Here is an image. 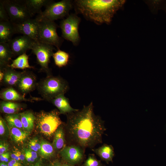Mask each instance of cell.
<instances>
[{
    "label": "cell",
    "instance_id": "cell-16",
    "mask_svg": "<svg viewBox=\"0 0 166 166\" xmlns=\"http://www.w3.org/2000/svg\"><path fill=\"white\" fill-rule=\"evenodd\" d=\"M50 102L57 108L60 114H67L78 109H73L71 106L68 98L65 97L64 94L57 97Z\"/></svg>",
    "mask_w": 166,
    "mask_h": 166
},
{
    "label": "cell",
    "instance_id": "cell-40",
    "mask_svg": "<svg viewBox=\"0 0 166 166\" xmlns=\"http://www.w3.org/2000/svg\"><path fill=\"white\" fill-rule=\"evenodd\" d=\"M4 72L3 69H0V82L1 83L3 78Z\"/></svg>",
    "mask_w": 166,
    "mask_h": 166
},
{
    "label": "cell",
    "instance_id": "cell-34",
    "mask_svg": "<svg viewBox=\"0 0 166 166\" xmlns=\"http://www.w3.org/2000/svg\"><path fill=\"white\" fill-rule=\"evenodd\" d=\"M31 140L36 147L38 150V151H39L41 147V142H40L39 140L36 138H33Z\"/></svg>",
    "mask_w": 166,
    "mask_h": 166
},
{
    "label": "cell",
    "instance_id": "cell-44",
    "mask_svg": "<svg viewBox=\"0 0 166 166\" xmlns=\"http://www.w3.org/2000/svg\"><path fill=\"white\" fill-rule=\"evenodd\" d=\"M0 166H8V165L4 162H1L0 164Z\"/></svg>",
    "mask_w": 166,
    "mask_h": 166
},
{
    "label": "cell",
    "instance_id": "cell-5",
    "mask_svg": "<svg viewBox=\"0 0 166 166\" xmlns=\"http://www.w3.org/2000/svg\"><path fill=\"white\" fill-rule=\"evenodd\" d=\"M36 18L39 20L40 42L54 46L59 49L63 40L57 34V25L54 21L43 18Z\"/></svg>",
    "mask_w": 166,
    "mask_h": 166
},
{
    "label": "cell",
    "instance_id": "cell-6",
    "mask_svg": "<svg viewBox=\"0 0 166 166\" xmlns=\"http://www.w3.org/2000/svg\"><path fill=\"white\" fill-rule=\"evenodd\" d=\"M9 17L13 23L19 24L31 18L33 16L23 0H2Z\"/></svg>",
    "mask_w": 166,
    "mask_h": 166
},
{
    "label": "cell",
    "instance_id": "cell-18",
    "mask_svg": "<svg viewBox=\"0 0 166 166\" xmlns=\"http://www.w3.org/2000/svg\"><path fill=\"white\" fill-rule=\"evenodd\" d=\"M15 34L13 23L10 20L0 21V42L8 43Z\"/></svg>",
    "mask_w": 166,
    "mask_h": 166
},
{
    "label": "cell",
    "instance_id": "cell-14",
    "mask_svg": "<svg viewBox=\"0 0 166 166\" xmlns=\"http://www.w3.org/2000/svg\"><path fill=\"white\" fill-rule=\"evenodd\" d=\"M0 98L2 100L20 102L21 101L33 102V101L43 100L42 98L32 97L26 98L18 90L13 87H8L2 89L0 92Z\"/></svg>",
    "mask_w": 166,
    "mask_h": 166
},
{
    "label": "cell",
    "instance_id": "cell-31",
    "mask_svg": "<svg viewBox=\"0 0 166 166\" xmlns=\"http://www.w3.org/2000/svg\"><path fill=\"white\" fill-rule=\"evenodd\" d=\"M6 122L2 117L0 118V135L1 136L4 135L8 131L7 126Z\"/></svg>",
    "mask_w": 166,
    "mask_h": 166
},
{
    "label": "cell",
    "instance_id": "cell-3",
    "mask_svg": "<svg viewBox=\"0 0 166 166\" xmlns=\"http://www.w3.org/2000/svg\"><path fill=\"white\" fill-rule=\"evenodd\" d=\"M67 82L59 76H47L38 83L37 89L43 100L49 102L61 94H65L68 90Z\"/></svg>",
    "mask_w": 166,
    "mask_h": 166
},
{
    "label": "cell",
    "instance_id": "cell-39",
    "mask_svg": "<svg viewBox=\"0 0 166 166\" xmlns=\"http://www.w3.org/2000/svg\"><path fill=\"white\" fill-rule=\"evenodd\" d=\"M160 9L164 10L166 12V1H164L162 3Z\"/></svg>",
    "mask_w": 166,
    "mask_h": 166
},
{
    "label": "cell",
    "instance_id": "cell-8",
    "mask_svg": "<svg viewBox=\"0 0 166 166\" xmlns=\"http://www.w3.org/2000/svg\"><path fill=\"white\" fill-rule=\"evenodd\" d=\"M81 21V18L76 14H71L61 21L60 24L63 38L71 42L75 46L80 41L78 28Z\"/></svg>",
    "mask_w": 166,
    "mask_h": 166
},
{
    "label": "cell",
    "instance_id": "cell-13",
    "mask_svg": "<svg viewBox=\"0 0 166 166\" xmlns=\"http://www.w3.org/2000/svg\"><path fill=\"white\" fill-rule=\"evenodd\" d=\"M38 82L36 75L32 71L24 70L16 88L20 93L26 95L37 88Z\"/></svg>",
    "mask_w": 166,
    "mask_h": 166
},
{
    "label": "cell",
    "instance_id": "cell-37",
    "mask_svg": "<svg viewBox=\"0 0 166 166\" xmlns=\"http://www.w3.org/2000/svg\"><path fill=\"white\" fill-rule=\"evenodd\" d=\"M27 150L28 152L35 160L37 159L38 158V154L37 152L32 150L30 149H27Z\"/></svg>",
    "mask_w": 166,
    "mask_h": 166
},
{
    "label": "cell",
    "instance_id": "cell-23",
    "mask_svg": "<svg viewBox=\"0 0 166 166\" xmlns=\"http://www.w3.org/2000/svg\"><path fill=\"white\" fill-rule=\"evenodd\" d=\"M8 127L10 137L12 140L18 144H24L27 139L29 133L16 127Z\"/></svg>",
    "mask_w": 166,
    "mask_h": 166
},
{
    "label": "cell",
    "instance_id": "cell-24",
    "mask_svg": "<svg viewBox=\"0 0 166 166\" xmlns=\"http://www.w3.org/2000/svg\"><path fill=\"white\" fill-rule=\"evenodd\" d=\"M61 125L58 127L53 135L52 144L55 150L60 151L65 146V133Z\"/></svg>",
    "mask_w": 166,
    "mask_h": 166
},
{
    "label": "cell",
    "instance_id": "cell-30",
    "mask_svg": "<svg viewBox=\"0 0 166 166\" xmlns=\"http://www.w3.org/2000/svg\"><path fill=\"white\" fill-rule=\"evenodd\" d=\"M7 12L1 0L0 1V21H10Z\"/></svg>",
    "mask_w": 166,
    "mask_h": 166
},
{
    "label": "cell",
    "instance_id": "cell-28",
    "mask_svg": "<svg viewBox=\"0 0 166 166\" xmlns=\"http://www.w3.org/2000/svg\"><path fill=\"white\" fill-rule=\"evenodd\" d=\"M41 144V147L39 152L42 157L46 158L54 155L55 149L53 145L45 140H42Z\"/></svg>",
    "mask_w": 166,
    "mask_h": 166
},
{
    "label": "cell",
    "instance_id": "cell-20",
    "mask_svg": "<svg viewBox=\"0 0 166 166\" xmlns=\"http://www.w3.org/2000/svg\"><path fill=\"white\" fill-rule=\"evenodd\" d=\"M28 10L33 16L36 14L41 13L42 7H46L53 1L50 0H23Z\"/></svg>",
    "mask_w": 166,
    "mask_h": 166
},
{
    "label": "cell",
    "instance_id": "cell-36",
    "mask_svg": "<svg viewBox=\"0 0 166 166\" xmlns=\"http://www.w3.org/2000/svg\"><path fill=\"white\" fill-rule=\"evenodd\" d=\"M10 156L12 159H14L18 161L20 160L17 153L14 150L10 155Z\"/></svg>",
    "mask_w": 166,
    "mask_h": 166
},
{
    "label": "cell",
    "instance_id": "cell-27",
    "mask_svg": "<svg viewBox=\"0 0 166 166\" xmlns=\"http://www.w3.org/2000/svg\"><path fill=\"white\" fill-rule=\"evenodd\" d=\"M4 118L8 126L15 127L24 130L20 113L6 114Z\"/></svg>",
    "mask_w": 166,
    "mask_h": 166
},
{
    "label": "cell",
    "instance_id": "cell-41",
    "mask_svg": "<svg viewBox=\"0 0 166 166\" xmlns=\"http://www.w3.org/2000/svg\"><path fill=\"white\" fill-rule=\"evenodd\" d=\"M53 166H62V164L60 162H56L53 164Z\"/></svg>",
    "mask_w": 166,
    "mask_h": 166
},
{
    "label": "cell",
    "instance_id": "cell-9",
    "mask_svg": "<svg viewBox=\"0 0 166 166\" xmlns=\"http://www.w3.org/2000/svg\"><path fill=\"white\" fill-rule=\"evenodd\" d=\"M55 49L53 46L40 42H35L31 49L40 66V71L45 73L47 76L51 75L49 64Z\"/></svg>",
    "mask_w": 166,
    "mask_h": 166
},
{
    "label": "cell",
    "instance_id": "cell-19",
    "mask_svg": "<svg viewBox=\"0 0 166 166\" xmlns=\"http://www.w3.org/2000/svg\"><path fill=\"white\" fill-rule=\"evenodd\" d=\"M14 56L8 43L0 42V69L9 65V62Z\"/></svg>",
    "mask_w": 166,
    "mask_h": 166
},
{
    "label": "cell",
    "instance_id": "cell-10",
    "mask_svg": "<svg viewBox=\"0 0 166 166\" xmlns=\"http://www.w3.org/2000/svg\"><path fill=\"white\" fill-rule=\"evenodd\" d=\"M85 149L73 145L65 146L60 154L66 163L73 166L81 165L84 160Z\"/></svg>",
    "mask_w": 166,
    "mask_h": 166
},
{
    "label": "cell",
    "instance_id": "cell-38",
    "mask_svg": "<svg viewBox=\"0 0 166 166\" xmlns=\"http://www.w3.org/2000/svg\"><path fill=\"white\" fill-rule=\"evenodd\" d=\"M9 153V152H7L5 153L0 155V161L2 162H4L7 156Z\"/></svg>",
    "mask_w": 166,
    "mask_h": 166
},
{
    "label": "cell",
    "instance_id": "cell-26",
    "mask_svg": "<svg viewBox=\"0 0 166 166\" xmlns=\"http://www.w3.org/2000/svg\"><path fill=\"white\" fill-rule=\"evenodd\" d=\"M55 64L57 67L61 68L66 66L69 61V55L67 53L60 49L53 54Z\"/></svg>",
    "mask_w": 166,
    "mask_h": 166
},
{
    "label": "cell",
    "instance_id": "cell-45",
    "mask_svg": "<svg viewBox=\"0 0 166 166\" xmlns=\"http://www.w3.org/2000/svg\"><path fill=\"white\" fill-rule=\"evenodd\" d=\"M7 165H8V166H16L12 164H11L9 162L8 163Z\"/></svg>",
    "mask_w": 166,
    "mask_h": 166
},
{
    "label": "cell",
    "instance_id": "cell-35",
    "mask_svg": "<svg viewBox=\"0 0 166 166\" xmlns=\"http://www.w3.org/2000/svg\"><path fill=\"white\" fill-rule=\"evenodd\" d=\"M28 146L30 149L37 152L38 151V150L36 147L31 140L29 141Z\"/></svg>",
    "mask_w": 166,
    "mask_h": 166
},
{
    "label": "cell",
    "instance_id": "cell-22",
    "mask_svg": "<svg viewBox=\"0 0 166 166\" xmlns=\"http://www.w3.org/2000/svg\"><path fill=\"white\" fill-rule=\"evenodd\" d=\"M24 130L30 132L35 125V117L34 113L30 110L19 113Z\"/></svg>",
    "mask_w": 166,
    "mask_h": 166
},
{
    "label": "cell",
    "instance_id": "cell-21",
    "mask_svg": "<svg viewBox=\"0 0 166 166\" xmlns=\"http://www.w3.org/2000/svg\"><path fill=\"white\" fill-rule=\"evenodd\" d=\"M93 150L94 152L102 160L107 163L113 162L114 153L113 148L111 145L104 144L99 148Z\"/></svg>",
    "mask_w": 166,
    "mask_h": 166
},
{
    "label": "cell",
    "instance_id": "cell-1",
    "mask_svg": "<svg viewBox=\"0 0 166 166\" xmlns=\"http://www.w3.org/2000/svg\"><path fill=\"white\" fill-rule=\"evenodd\" d=\"M67 129L72 144L85 149L102 142L106 130L104 121L94 112L92 102L81 109L67 114Z\"/></svg>",
    "mask_w": 166,
    "mask_h": 166
},
{
    "label": "cell",
    "instance_id": "cell-33",
    "mask_svg": "<svg viewBox=\"0 0 166 166\" xmlns=\"http://www.w3.org/2000/svg\"><path fill=\"white\" fill-rule=\"evenodd\" d=\"M14 151L17 153L20 160L22 161L25 160V158L26 159L25 153L24 154L23 152L16 148L14 149Z\"/></svg>",
    "mask_w": 166,
    "mask_h": 166
},
{
    "label": "cell",
    "instance_id": "cell-42",
    "mask_svg": "<svg viewBox=\"0 0 166 166\" xmlns=\"http://www.w3.org/2000/svg\"><path fill=\"white\" fill-rule=\"evenodd\" d=\"M62 166H73L66 163L62 164Z\"/></svg>",
    "mask_w": 166,
    "mask_h": 166
},
{
    "label": "cell",
    "instance_id": "cell-15",
    "mask_svg": "<svg viewBox=\"0 0 166 166\" xmlns=\"http://www.w3.org/2000/svg\"><path fill=\"white\" fill-rule=\"evenodd\" d=\"M0 69H3L4 72L3 78L0 84L6 87H16L22 76L23 71H16L9 65Z\"/></svg>",
    "mask_w": 166,
    "mask_h": 166
},
{
    "label": "cell",
    "instance_id": "cell-2",
    "mask_svg": "<svg viewBox=\"0 0 166 166\" xmlns=\"http://www.w3.org/2000/svg\"><path fill=\"white\" fill-rule=\"evenodd\" d=\"M125 2L124 0H76L73 5L76 12L87 20L101 25L110 23Z\"/></svg>",
    "mask_w": 166,
    "mask_h": 166
},
{
    "label": "cell",
    "instance_id": "cell-32",
    "mask_svg": "<svg viewBox=\"0 0 166 166\" xmlns=\"http://www.w3.org/2000/svg\"><path fill=\"white\" fill-rule=\"evenodd\" d=\"M9 145L8 144L4 141H1L0 143V155L7 152Z\"/></svg>",
    "mask_w": 166,
    "mask_h": 166
},
{
    "label": "cell",
    "instance_id": "cell-7",
    "mask_svg": "<svg viewBox=\"0 0 166 166\" xmlns=\"http://www.w3.org/2000/svg\"><path fill=\"white\" fill-rule=\"evenodd\" d=\"M73 4L70 0H62L55 2L53 1L45 7V10L37 17L54 21L68 16Z\"/></svg>",
    "mask_w": 166,
    "mask_h": 166
},
{
    "label": "cell",
    "instance_id": "cell-4",
    "mask_svg": "<svg viewBox=\"0 0 166 166\" xmlns=\"http://www.w3.org/2000/svg\"><path fill=\"white\" fill-rule=\"evenodd\" d=\"M34 114L35 124L40 132L45 136L50 137L54 135L63 124L59 117L60 113L57 109L49 112L41 111Z\"/></svg>",
    "mask_w": 166,
    "mask_h": 166
},
{
    "label": "cell",
    "instance_id": "cell-25",
    "mask_svg": "<svg viewBox=\"0 0 166 166\" xmlns=\"http://www.w3.org/2000/svg\"><path fill=\"white\" fill-rule=\"evenodd\" d=\"M29 56L26 53L19 56L12 61L11 65L9 66L11 68L25 69H34V67L30 65L29 62Z\"/></svg>",
    "mask_w": 166,
    "mask_h": 166
},
{
    "label": "cell",
    "instance_id": "cell-11",
    "mask_svg": "<svg viewBox=\"0 0 166 166\" xmlns=\"http://www.w3.org/2000/svg\"><path fill=\"white\" fill-rule=\"evenodd\" d=\"M13 24L15 34H22L35 42H40L39 20L37 18L29 19L21 23Z\"/></svg>",
    "mask_w": 166,
    "mask_h": 166
},
{
    "label": "cell",
    "instance_id": "cell-43",
    "mask_svg": "<svg viewBox=\"0 0 166 166\" xmlns=\"http://www.w3.org/2000/svg\"><path fill=\"white\" fill-rule=\"evenodd\" d=\"M31 166H42L40 163H37L34 164Z\"/></svg>",
    "mask_w": 166,
    "mask_h": 166
},
{
    "label": "cell",
    "instance_id": "cell-12",
    "mask_svg": "<svg viewBox=\"0 0 166 166\" xmlns=\"http://www.w3.org/2000/svg\"><path fill=\"white\" fill-rule=\"evenodd\" d=\"M35 42L29 37L23 35L12 39L8 43L14 56H18L31 50Z\"/></svg>",
    "mask_w": 166,
    "mask_h": 166
},
{
    "label": "cell",
    "instance_id": "cell-29",
    "mask_svg": "<svg viewBox=\"0 0 166 166\" xmlns=\"http://www.w3.org/2000/svg\"><path fill=\"white\" fill-rule=\"evenodd\" d=\"M82 166H103L101 160H98L93 154H90Z\"/></svg>",
    "mask_w": 166,
    "mask_h": 166
},
{
    "label": "cell",
    "instance_id": "cell-17",
    "mask_svg": "<svg viewBox=\"0 0 166 166\" xmlns=\"http://www.w3.org/2000/svg\"><path fill=\"white\" fill-rule=\"evenodd\" d=\"M25 106V104L18 102L1 100L0 103L1 112L7 114L18 113Z\"/></svg>",
    "mask_w": 166,
    "mask_h": 166
}]
</instances>
